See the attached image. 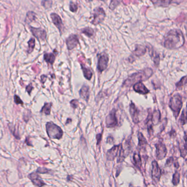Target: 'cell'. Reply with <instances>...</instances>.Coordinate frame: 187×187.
Segmentation results:
<instances>
[{
  "instance_id": "obj_2",
  "label": "cell",
  "mask_w": 187,
  "mask_h": 187,
  "mask_svg": "<svg viewBox=\"0 0 187 187\" xmlns=\"http://www.w3.org/2000/svg\"><path fill=\"white\" fill-rule=\"evenodd\" d=\"M153 74V71L151 68H145L142 71L134 73L131 75L124 82L123 86L125 87H130L137 83L147 81L152 76Z\"/></svg>"
},
{
  "instance_id": "obj_39",
  "label": "cell",
  "mask_w": 187,
  "mask_h": 187,
  "mask_svg": "<svg viewBox=\"0 0 187 187\" xmlns=\"http://www.w3.org/2000/svg\"><path fill=\"white\" fill-rule=\"evenodd\" d=\"M70 11L72 12H76L78 9V7H77V5L73 2H71L70 5Z\"/></svg>"
},
{
  "instance_id": "obj_48",
  "label": "cell",
  "mask_w": 187,
  "mask_h": 187,
  "mask_svg": "<svg viewBox=\"0 0 187 187\" xmlns=\"http://www.w3.org/2000/svg\"><path fill=\"white\" fill-rule=\"evenodd\" d=\"M174 166H175V167H176V168L178 169V167H180V164H179V163L177 161H176V162H175V163H174Z\"/></svg>"
},
{
  "instance_id": "obj_49",
  "label": "cell",
  "mask_w": 187,
  "mask_h": 187,
  "mask_svg": "<svg viewBox=\"0 0 187 187\" xmlns=\"http://www.w3.org/2000/svg\"><path fill=\"white\" fill-rule=\"evenodd\" d=\"M185 143L187 145V135H185Z\"/></svg>"
},
{
  "instance_id": "obj_33",
  "label": "cell",
  "mask_w": 187,
  "mask_h": 187,
  "mask_svg": "<svg viewBox=\"0 0 187 187\" xmlns=\"http://www.w3.org/2000/svg\"><path fill=\"white\" fill-rule=\"evenodd\" d=\"M81 33L85 34L88 37H91L94 35V30L90 27H86L81 30Z\"/></svg>"
},
{
  "instance_id": "obj_42",
  "label": "cell",
  "mask_w": 187,
  "mask_h": 187,
  "mask_svg": "<svg viewBox=\"0 0 187 187\" xmlns=\"http://www.w3.org/2000/svg\"><path fill=\"white\" fill-rule=\"evenodd\" d=\"M70 104L71 106L72 107V108H76L78 107V104H79V102L77 100H73L71 101L70 102Z\"/></svg>"
},
{
  "instance_id": "obj_11",
  "label": "cell",
  "mask_w": 187,
  "mask_h": 187,
  "mask_svg": "<svg viewBox=\"0 0 187 187\" xmlns=\"http://www.w3.org/2000/svg\"><path fill=\"white\" fill-rule=\"evenodd\" d=\"M30 30L33 35L37 38L38 40L43 41L46 39L47 36L46 32L43 29L30 27Z\"/></svg>"
},
{
  "instance_id": "obj_44",
  "label": "cell",
  "mask_w": 187,
  "mask_h": 187,
  "mask_svg": "<svg viewBox=\"0 0 187 187\" xmlns=\"http://www.w3.org/2000/svg\"><path fill=\"white\" fill-rule=\"evenodd\" d=\"M102 135V134H100L96 135V139H97V145H99L100 142L101 141Z\"/></svg>"
},
{
  "instance_id": "obj_5",
  "label": "cell",
  "mask_w": 187,
  "mask_h": 187,
  "mask_svg": "<svg viewBox=\"0 0 187 187\" xmlns=\"http://www.w3.org/2000/svg\"><path fill=\"white\" fill-rule=\"evenodd\" d=\"M94 12V19L91 22V23L92 24L96 25L104 21L106 17V13L102 8H97Z\"/></svg>"
},
{
  "instance_id": "obj_3",
  "label": "cell",
  "mask_w": 187,
  "mask_h": 187,
  "mask_svg": "<svg viewBox=\"0 0 187 187\" xmlns=\"http://www.w3.org/2000/svg\"><path fill=\"white\" fill-rule=\"evenodd\" d=\"M182 98L179 94L174 95L170 100L169 107L173 112L174 116L177 118L182 108Z\"/></svg>"
},
{
  "instance_id": "obj_52",
  "label": "cell",
  "mask_w": 187,
  "mask_h": 187,
  "mask_svg": "<svg viewBox=\"0 0 187 187\" xmlns=\"http://www.w3.org/2000/svg\"><path fill=\"white\" fill-rule=\"evenodd\" d=\"M101 1H106V0H101Z\"/></svg>"
},
{
  "instance_id": "obj_45",
  "label": "cell",
  "mask_w": 187,
  "mask_h": 187,
  "mask_svg": "<svg viewBox=\"0 0 187 187\" xmlns=\"http://www.w3.org/2000/svg\"><path fill=\"white\" fill-rule=\"evenodd\" d=\"M107 142L108 143H112L113 142V139L112 137H108Z\"/></svg>"
},
{
  "instance_id": "obj_29",
  "label": "cell",
  "mask_w": 187,
  "mask_h": 187,
  "mask_svg": "<svg viewBox=\"0 0 187 187\" xmlns=\"http://www.w3.org/2000/svg\"><path fill=\"white\" fill-rule=\"evenodd\" d=\"M180 156L185 158L187 154V145L185 143H182L180 145Z\"/></svg>"
},
{
  "instance_id": "obj_40",
  "label": "cell",
  "mask_w": 187,
  "mask_h": 187,
  "mask_svg": "<svg viewBox=\"0 0 187 187\" xmlns=\"http://www.w3.org/2000/svg\"><path fill=\"white\" fill-rule=\"evenodd\" d=\"M36 172L39 174H47L48 173L49 170L47 169L44 167H39L38 168Z\"/></svg>"
},
{
  "instance_id": "obj_30",
  "label": "cell",
  "mask_w": 187,
  "mask_h": 187,
  "mask_svg": "<svg viewBox=\"0 0 187 187\" xmlns=\"http://www.w3.org/2000/svg\"><path fill=\"white\" fill-rule=\"evenodd\" d=\"M176 86L178 88L187 87V76L182 77L180 81L176 83Z\"/></svg>"
},
{
  "instance_id": "obj_7",
  "label": "cell",
  "mask_w": 187,
  "mask_h": 187,
  "mask_svg": "<svg viewBox=\"0 0 187 187\" xmlns=\"http://www.w3.org/2000/svg\"><path fill=\"white\" fill-rule=\"evenodd\" d=\"M156 147V158L159 160H163L167 155V148L162 142H159L155 145Z\"/></svg>"
},
{
  "instance_id": "obj_32",
  "label": "cell",
  "mask_w": 187,
  "mask_h": 187,
  "mask_svg": "<svg viewBox=\"0 0 187 187\" xmlns=\"http://www.w3.org/2000/svg\"><path fill=\"white\" fill-rule=\"evenodd\" d=\"M36 19V14L33 12H29L27 13V18L25 22L27 23H30Z\"/></svg>"
},
{
  "instance_id": "obj_46",
  "label": "cell",
  "mask_w": 187,
  "mask_h": 187,
  "mask_svg": "<svg viewBox=\"0 0 187 187\" xmlns=\"http://www.w3.org/2000/svg\"><path fill=\"white\" fill-rule=\"evenodd\" d=\"M130 1L131 0H123V3L124 5H127L130 3Z\"/></svg>"
},
{
  "instance_id": "obj_41",
  "label": "cell",
  "mask_w": 187,
  "mask_h": 187,
  "mask_svg": "<svg viewBox=\"0 0 187 187\" xmlns=\"http://www.w3.org/2000/svg\"><path fill=\"white\" fill-rule=\"evenodd\" d=\"M174 162V158L173 157H170L169 158L167 159V160H166V163L165 164V166H167V167H169L171 166L172 164Z\"/></svg>"
},
{
  "instance_id": "obj_15",
  "label": "cell",
  "mask_w": 187,
  "mask_h": 187,
  "mask_svg": "<svg viewBox=\"0 0 187 187\" xmlns=\"http://www.w3.org/2000/svg\"><path fill=\"white\" fill-rule=\"evenodd\" d=\"M130 113L134 123L135 124L139 123V111L133 102H131L130 104Z\"/></svg>"
},
{
  "instance_id": "obj_23",
  "label": "cell",
  "mask_w": 187,
  "mask_h": 187,
  "mask_svg": "<svg viewBox=\"0 0 187 187\" xmlns=\"http://www.w3.org/2000/svg\"><path fill=\"white\" fill-rule=\"evenodd\" d=\"M146 125L147 126L148 131L149 132V134H152V132H153V123L152 121V113L150 112V111H149V114H148V116L147 121H146Z\"/></svg>"
},
{
  "instance_id": "obj_14",
  "label": "cell",
  "mask_w": 187,
  "mask_h": 187,
  "mask_svg": "<svg viewBox=\"0 0 187 187\" xmlns=\"http://www.w3.org/2000/svg\"><path fill=\"white\" fill-rule=\"evenodd\" d=\"M51 17L53 23L55 24L56 27H57V29L59 30L60 32L62 33L64 28V25L62 22V19L57 14L54 13L51 14Z\"/></svg>"
},
{
  "instance_id": "obj_27",
  "label": "cell",
  "mask_w": 187,
  "mask_h": 187,
  "mask_svg": "<svg viewBox=\"0 0 187 187\" xmlns=\"http://www.w3.org/2000/svg\"><path fill=\"white\" fill-rule=\"evenodd\" d=\"M160 112L159 111H154L152 114V121L153 124L156 125L158 123L160 120Z\"/></svg>"
},
{
  "instance_id": "obj_37",
  "label": "cell",
  "mask_w": 187,
  "mask_h": 187,
  "mask_svg": "<svg viewBox=\"0 0 187 187\" xmlns=\"http://www.w3.org/2000/svg\"><path fill=\"white\" fill-rule=\"evenodd\" d=\"M42 5L46 9H48L52 6V1L51 0H43L42 1Z\"/></svg>"
},
{
  "instance_id": "obj_25",
  "label": "cell",
  "mask_w": 187,
  "mask_h": 187,
  "mask_svg": "<svg viewBox=\"0 0 187 187\" xmlns=\"http://www.w3.org/2000/svg\"><path fill=\"white\" fill-rule=\"evenodd\" d=\"M150 55L152 57V59H153V62H154L155 65L156 67L158 66L159 65V62H160V57H159V56L153 50H150Z\"/></svg>"
},
{
  "instance_id": "obj_22",
  "label": "cell",
  "mask_w": 187,
  "mask_h": 187,
  "mask_svg": "<svg viewBox=\"0 0 187 187\" xmlns=\"http://www.w3.org/2000/svg\"><path fill=\"white\" fill-rule=\"evenodd\" d=\"M81 67L85 78L88 80H90L92 76V73L90 68L87 67L83 64H81Z\"/></svg>"
},
{
  "instance_id": "obj_35",
  "label": "cell",
  "mask_w": 187,
  "mask_h": 187,
  "mask_svg": "<svg viewBox=\"0 0 187 187\" xmlns=\"http://www.w3.org/2000/svg\"><path fill=\"white\" fill-rule=\"evenodd\" d=\"M121 2V0H111L110 5V8L111 10H114L120 5Z\"/></svg>"
},
{
  "instance_id": "obj_10",
  "label": "cell",
  "mask_w": 187,
  "mask_h": 187,
  "mask_svg": "<svg viewBox=\"0 0 187 187\" xmlns=\"http://www.w3.org/2000/svg\"><path fill=\"white\" fill-rule=\"evenodd\" d=\"M28 178L31 180L33 185L37 187H42L46 185V183L41 180V178L37 172L29 174L28 175Z\"/></svg>"
},
{
  "instance_id": "obj_1",
  "label": "cell",
  "mask_w": 187,
  "mask_h": 187,
  "mask_svg": "<svg viewBox=\"0 0 187 187\" xmlns=\"http://www.w3.org/2000/svg\"><path fill=\"white\" fill-rule=\"evenodd\" d=\"M185 40L182 31L174 29L167 32L164 37L163 46L169 49H176L182 47L185 44Z\"/></svg>"
},
{
  "instance_id": "obj_47",
  "label": "cell",
  "mask_w": 187,
  "mask_h": 187,
  "mask_svg": "<svg viewBox=\"0 0 187 187\" xmlns=\"http://www.w3.org/2000/svg\"><path fill=\"white\" fill-rule=\"evenodd\" d=\"M79 61L81 64H83L84 62V58L83 57H81L79 58Z\"/></svg>"
},
{
  "instance_id": "obj_13",
  "label": "cell",
  "mask_w": 187,
  "mask_h": 187,
  "mask_svg": "<svg viewBox=\"0 0 187 187\" xmlns=\"http://www.w3.org/2000/svg\"><path fill=\"white\" fill-rule=\"evenodd\" d=\"M78 43V38L77 36L75 35H71L66 40V44L68 50H72L75 48Z\"/></svg>"
},
{
  "instance_id": "obj_6",
  "label": "cell",
  "mask_w": 187,
  "mask_h": 187,
  "mask_svg": "<svg viewBox=\"0 0 187 187\" xmlns=\"http://www.w3.org/2000/svg\"><path fill=\"white\" fill-rule=\"evenodd\" d=\"M116 110L113 108L110 114L106 117V126L107 128H114L118 124V120L116 117Z\"/></svg>"
},
{
  "instance_id": "obj_36",
  "label": "cell",
  "mask_w": 187,
  "mask_h": 187,
  "mask_svg": "<svg viewBox=\"0 0 187 187\" xmlns=\"http://www.w3.org/2000/svg\"><path fill=\"white\" fill-rule=\"evenodd\" d=\"M8 126H9V130L11 131V132H12V134H13L14 136L15 137L16 139L19 140L20 139V136H19V135L18 134V132L17 131H16V128H14V126L13 125H11L10 124H9Z\"/></svg>"
},
{
  "instance_id": "obj_17",
  "label": "cell",
  "mask_w": 187,
  "mask_h": 187,
  "mask_svg": "<svg viewBox=\"0 0 187 187\" xmlns=\"http://www.w3.org/2000/svg\"><path fill=\"white\" fill-rule=\"evenodd\" d=\"M138 139H139V145H138V149L139 150H145L147 145V141L144 137L143 134L141 132L138 133Z\"/></svg>"
},
{
  "instance_id": "obj_50",
  "label": "cell",
  "mask_w": 187,
  "mask_h": 187,
  "mask_svg": "<svg viewBox=\"0 0 187 187\" xmlns=\"http://www.w3.org/2000/svg\"><path fill=\"white\" fill-rule=\"evenodd\" d=\"M87 2H90V1H91L92 0H86Z\"/></svg>"
},
{
  "instance_id": "obj_16",
  "label": "cell",
  "mask_w": 187,
  "mask_h": 187,
  "mask_svg": "<svg viewBox=\"0 0 187 187\" xmlns=\"http://www.w3.org/2000/svg\"><path fill=\"white\" fill-rule=\"evenodd\" d=\"M133 88L136 92L141 94H147L150 92L149 90L145 87V86L142 82L137 83L134 84Z\"/></svg>"
},
{
  "instance_id": "obj_24",
  "label": "cell",
  "mask_w": 187,
  "mask_h": 187,
  "mask_svg": "<svg viewBox=\"0 0 187 187\" xmlns=\"http://www.w3.org/2000/svg\"><path fill=\"white\" fill-rule=\"evenodd\" d=\"M44 60L47 63L52 65L55 62V55L53 53H46L44 55Z\"/></svg>"
},
{
  "instance_id": "obj_21",
  "label": "cell",
  "mask_w": 187,
  "mask_h": 187,
  "mask_svg": "<svg viewBox=\"0 0 187 187\" xmlns=\"http://www.w3.org/2000/svg\"><path fill=\"white\" fill-rule=\"evenodd\" d=\"M133 163L135 166L138 169L141 170L142 167V160H141L140 154L138 152H135L133 155Z\"/></svg>"
},
{
  "instance_id": "obj_20",
  "label": "cell",
  "mask_w": 187,
  "mask_h": 187,
  "mask_svg": "<svg viewBox=\"0 0 187 187\" xmlns=\"http://www.w3.org/2000/svg\"><path fill=\"white\" fill-rule=\"evenodd\" d=\"M147 51V49L145 47L142 46V45H136L135 49L133 52V53L137 57H141L144 55Z\"/></svg>"
},
{
  "instance_id": "obj_51",
  "label": "cell",
  "mask_w": 187,
  "mask_h": 187,
  "mask_svg": "<svg viewBox=\"0 0 187 187\" xmlns=\"http://www.w3.org/2000/svg\"><path fill=\"white\" fill-rule=\"evenodd\" d=\"M185 177H186V178L187 179V174H185Z\"/></svg>"
},
{
  "instance_id": "obj_12",
  "label": "cell",
  "mask_w": 187,
  "mask_h": 187,
  "mask_svg": "<svg viewBox=\"0 0 187 187\" xmlns=\"http://www.w3.org/2000/svg\"><path fill=\"white\" fill-rule=\"evenodd\" d=\"M120 148H121V145H115L111 150H108L106 154L107 160L108 161L113 160L119 154Z\"/></svg>"
},
{
  "instance_id": "obj_4",
  "label": "cell",
  "mask_w": 187,
  "mask_h": 187,
  "mask_svg": "<svg viewBox=\"0 0 187 187\" xmlns=\"http://www.w3.org/2000/svg\"><path fill=\"white\" fill-rule=\"evenodd\" d=\"M46 130L48 136L52 139H60L63 136V131L60 127L53 122L46 124Z\"/></svg>"
},
{
  "instance_id": "obj_9",
  "label": "cell",
  "mask_w": 187,
  "mask_h": 187,
  "mask_svg": "<svg viewBox=\"0 0 187 187\" xmlns=\"http://www.w3.org/2000/svg\"><path fill=\"white\" fill-rule=\"evenodd\" d=\"M152 177L154 182H158L161 176L160 168L159 166L157 161L154 160L152 163Z\"/></svg>"
},
{
  "instance_id": "obj_38",
  "label": "cell",
  "mask_w": 187,
  "mask_h": 187,
  "mask_svg": "<svg viewBox=\"0 0 187 187\" xmlns=\"http://www.w3.org/2000/svg\"><path fill=\"white\" fill-rule=\"evenodd\" d=\"M14 100L17 105H23V101L18 95H14Z\"/></svg>"
},
{
  "instance_id": "obj_28",
  "label": "cell",
  "mask_w": 187,
  "mask_h": 187,
  "mask_svg": "<svg viewBox=\"0 0 187 187\" xmlns=\"http://www.w3.org/2000/svg\"><path fill=\"white\" fill-rule=\"evenodd\" d=\"M51 107H52V104L51 103H46V104H44V106L42 107L41 112L43 113L46 115H50Z\"/></svg>"
},
{
  "instance_id": "obj_43",
  "label": "cell",
  "mask_w": 187,
  "mask_h": 187,
  "mask_svg": "<svg viewBox=\"0 0 187 187\" xmlns=\"http://www.w3.org/2000/svg\"><path fill=\"white\" fill-rule=\"evenodd\" d=\"M33 88V86H32L31 84H29V86H27V87H26V90H27V92H28V94H29V95H30L31 91L32 90Z\"/></svg>"
},
{
  "instance_id": "obj_8",
  "label": "cell",
  "mask_w": 187,
  "mask_h": 187,
  "mask_svg": "<svg viewBox=\"0 0 187 187\" xmlns=\"http://www.w3.org/2000/svg\"><path fill=\"white\" fill-rule=\"evenodd\" d=\"M109 58L107 54L106 53H102L99 55V59H98V65L97 68L99 72H101L106 70L107 67Z\"/></svg>"
},
{
  "instance_id": "obj_31",
  "label": "cell",
  "mask_w": 187,
  "mask_h": 187,
  "mask_svg": "<svg viewBox=\"0 0 187 187\" xmlns=\"http://www.w3.org/2000/svg\"><path fill=\"white\" fill-rule=\"evenodd\" d=\"M180 182V174L178 171L175 172L173 175L172 182L175 186H177Z\"/></svg>"
},
{
  "instance_id": "obj_26",
  "label": "cell",
  "mask_w": 187,
  "mask_h": 187,
  "mask_svg": "<svg viewBox=\"0 0 187 187\" xmlns=\"http://www.w3.org/2000/svg\"><path fill=\"white\" fill-rule=\"evenodd\" d=\"M187 123V106L183 110L182 115L180 118V123L184 125Z\"/></svg>"
},
{
  "instance_id": "obj_19",
  "label": "cell",
  "mask_w": 187,
  "mask_h": 187,
  "mask_svg": "<svg viewBox=\"0 0 187 187\" xmlns=\"http://www.w3.org/2000/svg\"><path fill=\"white\" fill-rule=\"evenodd\" d=\"M155 6L157 7H167L173 1V0H150Z\"/></svg>"
},
{
  "instance_id": "obj_34",
  "label": "cell",
  "mask_w": 187,
  "mask_h": 187,
  "mask_svg": "<svg viewBox=\"0 0 187 187\" xmlns=\"http://www.w3.org/2000/svg\"><path fill=\"white\" fill-rule=\"evenodd\" d=\"M28 44H29V49H28V53H31L33 49L35 48V40L32 38L30 40H29L28 42Z\"/></svg>"
},
{
  "instance_id": "obj_18",
  "label": "cell",
  "mask_w": 187,
  "mask_h": 187,
  "mask_svg": "<svg viewBox=\"0 0 187 187\" xmlns=\"http://www.w3.org/2000/svg\"><path fill=\"white\" fill-rule=\"evenodd\" d=\"M80 94V96L83 99L86 100V101H88L89 98V86L86 85H84L81 87V89L79 91Z\"/></svg>"
}]
</instances>
